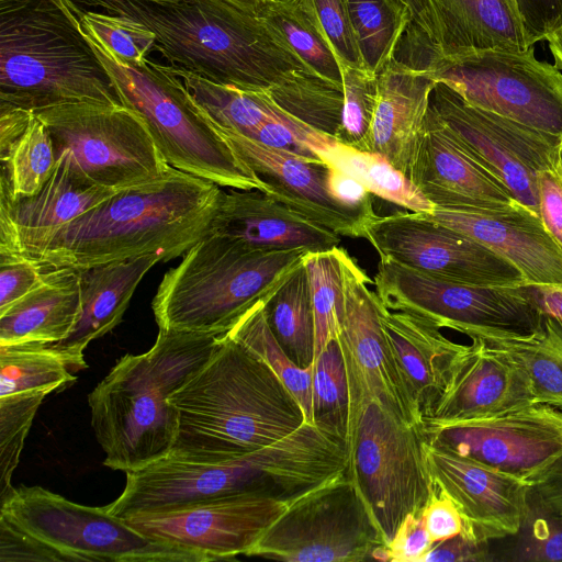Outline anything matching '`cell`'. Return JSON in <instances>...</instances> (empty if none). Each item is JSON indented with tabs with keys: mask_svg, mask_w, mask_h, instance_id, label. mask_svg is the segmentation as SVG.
I'll use <instances>...</instances> for the list:
<instances>
[{
	"mask_svg": "<svg viewBox=\"0 0 562 562\" xmlns=\"http://www.w3.org/2000/svg\"><path fill=\"white\" fill-rule=\"evenodd\" d=\"M178 415L168 456L201 462L236 460L292 434L305 422L277 373L227 333L206 362L169 397Z\"/></svg>",
	"mask_w": 562,
	"mask_h": 562,
	"instance_id": "cell-1",
	"label": "cell"
},
{
	"mask_svg": "<svg viewBox=\"0 0 562 562\" xmlns=\"http://www.w3.org/2000/svg\"><path fill=\"white\" fill-rule=\"evenodd\" d=\"M134 22L170 66L214 83L269 92L311 70L262 19L226 0H71Z\"/></svg>",
	"mask_w": 562,
	"mask_h": 562,
	"instance_id": "cell-2",
	"label": "cell"
},
{
	"mask_svg": "<svg viewBox=\"0 0 562 562\" xmlns=\"http://www.w3.org/2000/svg\"><path fill=\"white\" fill-rule=\"evenodd\" d=\"M221 188L169 166L159 179L116 191L72 220L30 257L76 270L148 254L167 262L210 233Z\"/></svg>",
	"mask_w": 562,
	"mask_h": 562,
	"instance_id": "cell-3",
	"label": "cell"
},
{
	"mask_svg": "<svg viewBox=\"0 0 562 562\" xmlns=\"http://www.w3.org/2000/svg\"><path fill=\"white\" fill-rule=\"evenodd\" d=\"M218 336L159 329L148 351L119 359L88 395L104 465L126 473L169 454L178 428L169 397L206 362Z\"/></svg>",
	"mask_w": 562,
	"mask_h": 562,
	"instance_id": "cell-4",
	"label": "cell"
},
{
	"mask_svg": "<svg viewBox=\"0 0 562 562\" xmlns=\"http://www.w3.org/2000/svg\"><path fill=\"white\" fill-rule=\"evenodd\" d=\"M122 104L69 0H0V103Z\"/></svg>",
	"mask_w": 562,
	"mask_h": 562,
	"instance_id": "cell-5",
	"label": "cell"
},
{
	"mask_svg": "<svg viewBox=\"0 0 562 562\" xmlns=\"http://www.w3.org/2000/svg\"><path fill=\"white\" fill-rule=\"evenodd\" d=\"M308 252L257 249L209 233L164 274L151 302L155 321L159 329L225 334L267 301Z\"/></svg>",
	"mask_w": 562,
	"mask_h": 562,
	"instance_id": "cell-6",
	"label": "cell"
},
{
	"mask_svg": "<svg viewBox=\"0 0 562 562\" xmlns=\"http://www.w3.org/2000/svg\"><path fill=\"white\" fill-rule=\"evenodd\" d=\"M83 30V29H82ZM108 71L120 102L147 123L167 164L220 187L266 191L216 123L168 66L123 59L83 30Z\"/></svg>",
	"mask_w": 562,
	"mask_h": 562,
	"instance_id": "cell-7",
	"label": "cell"
},
{
	"mask_svg": "<svg viewBox=\"0 0 562 562\" xmlns=\"http://www.w3.org/2000/svg\"><path fill=\"white\" fill-rule=\"evenodd\" d=\"M522 52L443 56L417 27L404 33L395 58L457 91L470 104L562 139V71Z\"/></svg>",
	"mask_w": 562,
	"mask_h": 562,
	"instance_id": "cell-8",
	"label": "cell"
},
{
	"mask_svg": "<svg viewBox=\"0 0 562 562\" xmlns=\"http://www.w3.org/2000/svg\"><path fill=\"white\" fill-rule=\"evenodd\" d=\"M418 424L401 420L378 402L367 403L348 437V476L386 544L409 514H419L436 484Z\"/></svg>",
	"mask_w": 562,
	"mask_h": 562,
	"instance_id": "cell-9",
	"label": "cell"
},
{
	"mask_svg": "<svg viewBox=\"0 0 562 562\" xmlns=\"http://www.w3.org/2000/svg\"><path fill=\"white\" fill-rule=\"evenodd\" d=\"M0 518L61 561L204 562L196 553L144 537L105 507L81 505L41 486L15 487L0 505Z\"/></svg>",
	"mask_w": 562,
	"mask_h": 562,
	"instance_id": "cell-10",
	"label": "cell"
},
{
	"mask_svg": "<svg viewBox=\"0 0 562 562\" xmlns=\"http://www.w3.org/2000/svg\"><path fill=\"white\" fill-rule=\"evenodd\" d=\"M381 303L469 337L528 338L541 314L520 286H479L442 280L380 258L373 280Z\"/></svg>",
	"mask_w": 562,
	"mask_h": 562,
	"instance_id": "cell-11",
	"label": "cell"
},
{
	"mask_svg": "<svg viewBox=\"0 0 562 562\" xmlns=\"http://www.w3.org/2000/svg\"><path fill=\"white\" fill-rule=\"evenodd\" d=\"M56 154L66 150L94 184L112 191L142 186L168 170L145 120L123 104L68 103L34 112Z\"/></svg>",
	"mask_w": 562,
	"mask_h": 562,
	"instance_id": "cell-12",
	"label": "cell"
},
{
	"mask_svg": "<svg viewBox=\"0 0 562 562\" xmlns=\"http://www.w3.org/2000/svg\"><path fill=\"white\" fill-rule=\"evenodd\" d=\"M384 546L353 482L329 481L293 502L247 557L285 562H360Z\"/></svg>",
	"mask_w": 562,
	"mask_h": 562,
	"instance_id": "cell-13",
	"label": "cell"
},
{
	"mask_svg": "<svg viewBox=\"0 0 562 562\" xmlns=\"http://www.w3.org/2000/svg\"><path fill=\"white\" fill-rule=\"evenodd\" d=\"M427 441L530 486L562 471V409L535 403L490 418L424 426Z\"/></svg>",
	"mask_w": 562,
	"mask_h": 562,
	"instance_id": "cell-14",
	"label": "cell"
},
{
	"mask_svg": "<svg viewBox=\"0 0 562 562\" xmlns=\"http://www.w3.org/2000/svg\"><path fill=\"white\" fill-rule=\"evenodd\" d=\"M344 307L338 333L350 393L349 431L360 409L378 402L403 422L423 426L392 356L381 323V301L373 281L340 247Z\"/></svg>",
	"mask_w": 562,
	"mask_h": 562,
	"instance_id": "cell-15",
	"label": "cell"
},
{
	"mask_svg": "<svg viewBox=\"0 0 562 562\" xmlns=\"http://www.w3.org/2000/svg\"><path fill=\"white\" fill-rule=\"evenodd\" d=\"M429 103L459 143L516 201L538 214L537 172L551 161L562 139L479 109L440 81Z\"/></svg>",
	"mask_w": 562,
	"mask_h": 562,
	"instance_id": "cell-16",
	"label": "cell"
},
{
	"mask_svg": "<svg viewBox=\"0 0 562 562\" xmlns=\"http://www.w3.org/2000/svg\"><path fill=\"white\" fill-rule=\"evenodd\" d=\"M364 238L380 258L442 280L479 286L526 284L510 262L474 238L420 213L378 215Z\"/></svg>",
	"mask_w": 562,
	"mask_h": 562,
	"instance_id": "cell-17",
	"label": "cell"
},
{
	"mask_svg": "<svg viewBox=\"0 0 562 562\" xmlns=\"http://www.w3.org/2000/svg\"><path fill=\"white\" fill-rule=\"evenodd\" d=\"M290 505L269 496L237 494L122 519L144 537L196 553L205 562L247 555Z\"/></svg>",
	"mask_w": 562,
	"mask_h": 562,
	"instance_id": "cell-18",
	"label": "cell"
},
{
	"mask_svg": "<svg viewBox=\"0 0 562 562\" xmlns=\"http://www.w3.org/2000/svg\"><path fill=\"white\" fill-rule=\"evenodd\" d=\"M470 338L423 427L490 418L536 403L529 379L517 362L485 338Z\"/></svg>",
	"mask_w": 562,
	"mask_h": 562,
	"instance_id": "cell-19",
	"label": "cell"
},
{
	"mask_svg": "<svg viewBox=\"0 0 562 562\" xmlns=\"http://www.w3.org/2000/svg\"><path fill=\"white\" fill-rule=\"evenodd\" d=\"M239 157L266 184V193L305 218L339 236L364 238L373 220L338 204L329 194V166L262 145L245 135L222 130Z\"/></svg>",
	"mask_w": 562,
	"mask_h": 562,
	"instance_id": "cell-20",
	"label": "cell"
},
{
	"mask_svg": "<svg viewBox=\"0 0 562 562\" xmlns=\"http://www.w3.org/2000/svg\"><path fill=\"white\" fill-rule=\"evenodd\" d=\"M115 192L91 182L66 150L58 151L35 194L12 196L0 184V251L34 256L63 226Z\"/></svg>",
	"mask_w": 562,
	"mask_h": 562,
	"instance_id": "cell-21",
	"label": "cell"
},
{
	"mask_svg": "<svg viewBox=\"0 0 562 562\" xmlns=\"http://www.w3.org/2000/svg\"><path fill=\"white\" fill-rule=\"evenodd\" d=\"M420 214L474 238L519 270L526 284L562 285V248L540 216L521 203L434 207Z\"/></svg>",
	"mask_w": 562,
	"mask_h": 562,
	"instance_id": "cell-22",
	"label": "cell"
},
{
	"mask_svg": "<svg viewBox=\"0 0 562 562\" xmlns=\"http://www.w3.org/2000/svg\"><path fill=\"white\" fill-rule=\"evenodd\" d=\"M426 452L435 483L454 501L465 519V532L492 542L519 530L532 486L428 441Z\"/></svg>",
	"mask_w": 562,
	"mask_h": 562,
	"instance_id": "cell-23",
	"label": "cell"
},
{
	"mask_svg": "<svg viewBox=\"0 0 562 562\" xmlns=\"http://www.w3.org/2000/svg\"><path fill=\"white\" fill-rule=\"evenodd\" d=\"M409 180L435 207H501L518 202L459 143L430 103Z\"/></svg>",
	"mask_w": 562,
	"mask_h": 562,
	"instance_id": "cell-24",
	"label": "cell"
},
{
	"mask_svg": "<svg viewBox=\"0 0 562 562\" xmlns=\"http://www.w3.org/2000/svg\"><path fill=\"white\" fill-rule=\"evenodd\" d=\"M210 233L257 249L324 251L340 236L305 218L260 190L223 191Z\"/></svg>",
	"mask_w": 562,
	"mask_h": 562,
	"instance_id": "cell-25",
	"label": "cell"
},
{
	"mask_svg": "<svg viewBox=\"0 0 562 562\" xmlns=\"http://www.w3.org/2000/svg\"><path fill=\"white\" fill-rule=\"evenodd\" d=\"M376 77V108L366 150L382 156L409 179L436 81L395 57Z\"/></svg>",
	"mask_w": 562,
	"mask_h": 562,
	"instance_id": "cell-26",
	"label": "cell"
},
{
	"mask_svg": "<svg viewBox=\"0 0 562 562\" xmlns=\"http://www.w3.org/2000/svg\"><path fill=\"white\" fill-rule=\"evenodd\" d=\"M381 323L408 394L424 422L439 400L450 368L464 345L448 339L428 319L386 308L382 303Z\"/></svg>",
	"mask_w": 562,
	"mask_h": 562,
	"instance_id": "cell-27",
	"label": "cell"
},
{
	"mask_svg": "<svg viewBox=\"0 0 562 562\" xmlns=\"http://www.w3.org/2000/svg\"><path fill=\"white\" fill-rule=\"evenodd\" d=\"M160 261L161 255L148 254L79 270L80 317L65 339L49 344L64 357L71 371L88 367L83 358L87 346L122 322L137 285Z\"/></svg>",
	"mask_w": 562,
	"mask_h": 562,
	"instance_id": "cell-28",
	"label": "cell"
},
{
	"mask_svg": "<svg viewBox=\"0 0 562 562\" xmlns=\"http://www.w3.org/2000/svg\"><path fill=\"white\" fill-rule=\"evenodd\" d=\"M443 56L529 48L512 0H423Z\"/></svg>",
	"mask_w": 562,
	"mask_h": 562,
	"instance_id": "cell-29",
	"label": "cell"
},
{
	"mask_svg": "<svg viewBox=\"0 0 562 562\" xmlns=\"http://www.w3.org/2000/svg\"><path fill=\"white\" fill-rule=\"evenodd\" d=\"M80 314L79 270L49 267L36 289L0 314V345L58 342L70 334Z\"/></svg>",
	"mask_w": 562,
	"mask_h": 562,
	"instance_id": "cell-30",
	"label": "cell"
},
{
	"mask_svg": "<svg viewBox=\"0 0 562 562\" xmlns=\"http://www.w3.org/2000/svg\"><path fill=\"white\" fill-rule=\"evenodd\" d=\"M268 324L289 358L300 368L315 362V318L304 261L266 301Z\"/></svg>",
	"mask_w": 562,
	"mask_h": 562,
	"instance_id": "cell-31",
	"label": "cell"
},
{
	"mask_svg": "<svg viewBox=\"0 0 562 562\" xmlns=\"http://www.w3.org/2000/svg\"><path fill=\"white\" fill-rule=\"evenodd\" d=\"M259 18L282 36L311 70L344 87L340 61L321 26L312 0H269Z\"/></svg>",
	"mask_w": 562,
	"mask_h": 562,
	"instance_id": "cell-32",
	"label": "cell"
},
{
	"mask_svg": "<svg viewBox=\"0 0 562 562\" xmlns=\"http://www.w3.org/2000/svg\"><path fill=\"white\" fill-rule=\"evenodd\" d=\"M329 166L362 183L373 195L414 213H431L434 204L398 169L382 156L353 148L335 138L317 149Z\"/></svg>",
	"mask_w": 562,
	"mask_h": 562,
	"instance_id": "cell-33",
	"label": "cell"
},
{
	"mask_svg": "<svg viewBox=\"0 0 562 562\" xmlns=\"http://www.w3.org/2000/svg\"><path fill=\"white\" fill-rule=\"evenodd\" d=\"M483 338L507 353L524 369L536 403L562 409V324L560 322L542 316L540 329L528 338Z\"/></svg>",
	"mask_w": 562,
	"mask_h": 562,
	"instance_id": "cell-34",
	"label": "cell"
},
{
	"mask_svg": "<svg viewBox=\"0 0 562 562\" xmlns=\"http://www.w3.org/2000/svg\"><path fill=\"white\" fill-rule=\"evenodd\" d=\"M168 68L182 79L196 102L222 130L247 136L280 111L267 92L223 86L172 66Z\"/></svg>",
	"mask_w": 562,
	"mask_h": 562,
	"instance_id": "cell-35",
	"label": "cell"
},
{
	"mask_svg": "<svg viewBox=\"0 0 562 562\" xmlns=\"http://www.w3.org/2000/svg\"><path fill=\"white\" fill-rule=\"evenodd\" d=\"M364 68L378 75L395 56L412 23L400 0H345Z\"/></svg>",
	"mask_w": 562,
	"mask_h": 562,
	"instance_id": "cell-36",
	"label": "cell"
},
{
	"mask_svg": "<svg viewBox=\"0 0 562 562\" xmlns=\"http://www.w3.org/2000/svg\"><path fill=\"white\" fill-rule=\"evenodd\" d=\"M77 376L49 344L0 345V397L32 391H61Z\"/></svg>",
	"mask_w": 562,
	"mask_h": 562,
	"instance_id": "cell-37",
	"label": "cell"
},
{
	"mask_svg": "<svg viewBox=\"0 0 562 562\" xmlns=\"http://www.w3.org/2000/svg\"><path fill=\"white\" fill-rule=\"evenodd\" d=\"M266 301L250 307L227 334L260 357L299 401L307 423H312V380L315 362L300 368L276 339L266 317ZM313 424V423H312Z\"/></svg>",
	"mask_w": 562,
	"mask_h": 562,
	"instance_id": "cell-38",
	"label": "cell"
},
{
	"mask_svg": "<svg viewBox=\"0 0 562 562\" xmlns=\"http://www.w3.org/2000/svg\"><path fill=\"white\" fill-rule=\"evenodd\" d=\"M267 93L282 112L335 138L341 122L344 87L311 71Z\"/></svg>",
	"mask_w": 562,
	"mask_h": 562,
	"instance_id": "cell-39",
	"label": "cell"
},
{
	"mask_svg": "<svg viewBox=\"0 0 562 562\" xmlns=\"http://www.w3.org/2000/svg\"><path fill=\"white\" fill-rule=\"evenodd\" d=\"M350 393L344 352L337 336L315 359L312 380V423L347 447Z\"/></svg>",
	"mask_w": 562,
	"mask_h": 562,
	"instance_id": "cell-40",
	"label": "cell"
},
{
	"mask_svg": "<svg viewBox=\"0 0 562 562\" xmlns=\"http://www.w3.org/2000/svg\"><path fill=\"white\" fill-rule=\"evenodd\" d=\"M3 184L12 196L35 194L50 177L57 161L48 128L35 116L26 130L0 154Z\"/></svg>",
	"mask_w": 562,
	"mask_h": 562,
	"instance_id": "cell-41",
	"label": "cell"
},
{
	"mask_svg": "<svg viewBox=\"0 0 562 562\" xmlns=\"http://www.w3.org/2000/svg\"><path fill=\"white\" fill-rule=\"evenodd\" d=\"M493 553V561L562 562V513L547 506L533 486L519 530Z\"/></svg>",
	"mask_w": 562,
	"mask_h": 562,
	"instance_id": "cell-42",
	"label": "cell"
},
{
	"mask_svg": "<svg viewBox=\"0 0 562 562\" xmlns=\"http://www.w3.org/2000/svg\"><path fill=\"white\" fill-rule=\"evenodd\" d=\"M315 318V359L338 333L344 307L340 247L310 251L304 258Z\"/></svg>",
	"mask_w": 562,
	"mask_h": 562,
	"instance_id": "cell-43",
	"label": "cell"
},
{
	"mask_svg": "<svg viewBox=\"0 0 562 562\" xmlns=\"http://www.w3.org/2000/svg\"><path fill=\"white\" fill-rule=\"evenodd\" d=\"M47 394L32 391L0 397V505L15 488L13 472L36 412Z\"/></svg>",
	"mask_w": 562,
	"mask_h": 562,
	"instance_id": "cell-44",
	"label": "cell"
},
{
	"mask_svg": "<svg viewBox=\"0 0 562 562\" xmlns=\"http://www.w3.org/2000/svg\"><path fill=\"white\" fill-rule=\"evenodd\" d=\"M344 108L335 139L366 150L378 100V77L366 70L341 66Z\"/></svg>",
	"mask_w": 562,
	"mask_h": 562,
	"instance_id": "cell-45",
	"label": "cell"
},
{
	"mask_svg": "<svg viewBox=\"0 0 562 562\" xmlns=\"http://www.w3.org/2000/svg\"><path fill=\"white\" fill-rule=\"evenodd\" d=\"M81 27L93 35L117 57L137 60L148 57L155 48L154 34L143 26L103 12L86 10L69 0Z\"/></svg>",
	"mask_w": 562,
	"mask_h": 562,
	"instance_id": "cell-46",
	"label": "cell"
},
{
	"mask_svg": "<svg viewBox=\"0 0 562 562\" xmlns=\"http://www.w3.org/2000/svg\"><path fill=\"white\" fill-rule=\"evenodd\" d=\"M247 137L277 150L312 160H321L322 158L316 150L333 139V137L311 128L281 110L277 115L248 134Z\"/></svg>",
	"mask_w": 562,
	"mask_h": 562,
	"instance_id": "cell-47",
	"label": "cell"
},
{
	"mask_svg": "<svg viewBox=\"0 0 562 562\" xmlns=\"http://www.w3.org/2000/svg\"><path fill=\"white\" fill-rule=\"evenodd\" d=\"M312 2L340 65L366 69L345 0H312Z\"/></svg>",
	"mask_w": 562,
	"mask_h": 562,
	"instance_id": "cell-48",
	"label": "cell"
},
{
	"mask_svg": "<svg viewBox=\"0 0 562 562\" xmlns=\"http://www.w3.org/2000/svg\"><path fill=\"white\" fill-rule=\"evenodd\" d=\"M48 268L33 257L0 251V314L36 289Z\"/></svg>",
	"mask_w": 562,
	"mask_h": 562,
	"instance_id": "cell-49",
	"label": "cell"
},
{
	"mask_svg": "<svg viewBox=\"0 0 562 562\" xmlns=\"http://www.w3.org/2000/svg\"><path fill=\"white\" fill-rule=\"evenodd\" d=\"M434 544L420 513L409 514L392 539L372 552L371 559L382 562H420Z\"/></svg>",
	"mask_w": 562,
	"mask_h": 562,
	"instance_id": "cell-50",
	"label": "cell"
},
{
	"mask_svg": "<svg viewBox=\"0 0 562 562\" xmlns=\"http://www.w3.org/2000/svg\"><path fill=\"white\" fill-rule=\"evenodd\" d=\"M538 214L562 248V145L551 161L536 177Z\"/></svg>",
	"mask_w": 562,
	"mask_h": 562,
	"instance_id": "cell-51",
	"label": "cell"
},
{
	"mask_svg": "<svg viewBox=\"0 0 562 562\" xmlns=\"http://www.w3.org/2000/svg\"><path fill=\"white\" fill-rule=\"evenodd\" d=\"M420 515L434 543L467 531V522L460 508L437 484Z\"/></svg>",
	"mask_w": 562,
	"mask_h": 562,
	"instance_id": "cell-52",
	"label": "cell"
},
{
	"mask_svg": "<svg viewBox=\"0 0 562 562\" xmlns=\"http://www.w3.org/2000/svg\"><path fill=\"white\" fill-rule=\"evenodd\" d=\"M529 47L562 24V0H512Z\"/></svg>",
	"mask_w": 562,
	"mask_h": 562,
	"instance_id": "cell-53",
	"label": "cell"
},
{
	"mask_svg": "<svg viewBox=\"0 0 562 562\" xmlns=\"http://www.w3.org/2000/svg\"><path fill=\"white\" fill-rule=\"evenodd\" d=\"M491 541L461 532L437 542L420 562H487L493 561Z\"/></svg>",
	"mask_w": 562,
	"mask_h": 562,
	"instance_id": "cell-54",
	"label": "cell"
},
{
	"mask_svg": "<svg viewBox=\"0 0 562 562\" xmlns=\"http://www.w3.org/2000/svg\"><path fill=\"white\" fill-rule=\"evenodd\" d=\"M61 561L57 552L0 518V561Z\"/></svg>",
	"mask_w": 562,
	"mask_h": 562,
	"instance_id": "cell-55",
	"label": "cell"
},
{
	"mask_svg": "<svg viewBox=\"0 0 562 562\" xmlns=\"http://www.w3.org/2000/svg\"><path fill=\"white\" fill-rule=\"evenodd\" d=\"M327 187L331 198L341 206L372 217L378 216L373 207V194L349 175L329 166Z\"/></svg>",
	"mask_w": 562,
	"mask_h": 562,
	"instance_id": "cell-56",
	"label": "cell"
},
{
	"mask_svg": "<svg viewBox=\"0 0 562 562\" xmlns=\"http://www.w3.org/2000/svg\"><path fill=\"white\" fill-rule=\"evenodd\" d=\"M34 112L0 103V154H3L26 130Z\"/></svg>",
	"mask_w": 562,
	"mask_h": 562,
	"instance_id": "cell-57",
	"label": "cell"
},
{
	"mask_svg": "<svg viewBox=\"0 0 562 562\" xmlns=\"http://www.w3.org/2000/svg\"><path fill=\"white\" fill-rule=\"evenodd\" d=\"M521 290L542 316L562 324V285L522 284Z\"/></svg>",
	"mask_w": 562,
	"mask_h": 562,
	"instance_id": "cell-58",
	"label": "cell"
},
{
	"mask_svg": "<svg viewBox=\"0 0 562 562\" xmlns=\"http://www.w3.org/2000/svg\"><path fill=\"white\" fill-rule=\"evenodd\" d=\"M533 488L547 506L562 513V471Z\"/></svg>",
	"mask_w": 562,
	"mask_h": 562,
	"instance_id": "cell-59",
	"label": "cell"
},
{
	"mask_svg": "<svg viewBox=\"0 0 562 562\" xmlns=\"http://www.w3.org/2000/svg\"><path fill=\"white\" fill-rule=\"evenodd\" d=\"M404 3L411 12L413 25L419 27L427 33L434 41L435 32L431 18L426 9L423 0H400ZM435 42V41H434Z\"/></svg>",
	"mask_w": 562,
	"mask_h": 562,
	"instance_id": "cell-60",
	"label": "cell"
},
{
	"mask_svg": "<svg viewBox=\"0 0 562 562\" xmlns=\"http://www.w3.org/2000/svg\"><path fill=\"white\" fill-rule=\"evenodd\" d=\"M549 49L554 58V65L562 70V24L547 38Z\"/></svg>",
	"mask_w": 562,
	"mask_h": 562,
	"instance_id": "cell-61",
	"label": "cell"
},
{
	"mask_svg": "<svg viewBox=\"0 0 562 562\" xmlns=\"http://www.w3.org/2000/svg\"><path fill=\"white\" fill-rule=\"evenodd\" d=\"M236 7L259 16L269 0H226Z\"/></svg>",
	"mask_w": 562,
	"mask_h": 562,
	"instance_id": "cell-62",
	"label": "cell"
}]
</instances>
